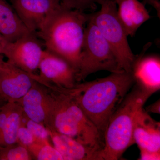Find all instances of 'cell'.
<instances>
[{"label": "cell", "instance_id": "cell-1", "mask_svg": "<svg viewBox=\"0 0 160 160\" xmlns=\"http://www.w3.org/2000/svg\"><path fill=\"white\" fill-rule=\"evenodd\" d=\"M135 83L131 72H113L102 78L77 84L69 89L78 105L104 140L109 119Z\"/></svg>", "mask_w": 160, "mask_h": 160}, {"label": "cell", "instance_id": "cell-2", "mask_svg": "<svg viewBox=\"0 0 160 160\" xmlns=\"http://www.w3.org/2000/svg\"><path fill=\"white\" fill-rule=\"evenodd\" d=\"M89 18L84 12L61 6L49 15L35 33L44 41L46 50L66 60L77 74Z\"/></svg>", "mask_w": 160, "mask_h": 160}, {"label": "cell", "instance_id": "cell-3", "mask_svg": "<svg viewBox=\"0 0 160 160\" xmlns=\"http://www.w3.org/2000/svg\"><path fill=\"white\" fill-rule=\"evenodd\" d=\"M50 107L46 126L101 151L104 140L78 105L69 89L50 84Z\"/></svg>", "mask_w": 160, "mask_h": 160}, {"label": "cell", "instance_id": "cell-4", "mask_svg": "<svg viewBox=\"0 0 160 160\" xmlns=\"http://www.w3.org/2000/svg\"><path fill=\"white\" fill-rule=\"evenodd\" d=\"M131 91L112 115L104 135V146L99 160L119 159L125 151L134 144L132 134L138 111L154 93L134 83Z\"/></svg>", "mask_w": 160, "mask_h": 160}, {"label": "cell", "instance_id": "cell-5", "mask_svg": "<svg viewBox=\"0 0 160 160\" xmlns=\"http://www.w3.org/2000/svg\"><path fill=\"white\" fill-rule=\"evenodd\" d=\"M101 9L89 14V21L94 23L111 47L121 68L132 73L137 56L129 46L127 35L118 15L114 0H103Z\"/></svg>", "mask_w": 160, "mask_h": 160}, {"label": "cell", "instance_id": "cell-6", "mask_svg": "<svg viewBox=\"0 0 160 160\" xmlns=\"http://www.w3.org/2000/svg\"><path fill=\"white\" fill-rule=\"evenodd\" d=\"M86 25L79 68L76 75L77 82L101 70L111 73L124 71L119 65L111 47L94 23L89 20Z\"/></svg>", "mask_w": 160, "mask_h": 160}, {"label": "cell", "instance_id": "cell-7", "mask_svg": "<svg viewBox=\"0 0 160 160\" xmlns=\"http://www.w3.org/2000/svg\"><path fill=\"white\" fill-rule=\"evenodd\" d=\"M36 37L32 33L13 42H9L3 54L8 58L7 62L28 73L35 74L45 52Z\"/></svg>", "mask_w": 160, "mask_h": 160}, {"label": "cell", "instance_id": "cell-8", "mask_svg": "<svg viewBox=\"0 0 160 160\" xmlns=\"http://www.w3.org/2000/svg\"><path fill=\"white\" fill-rule=\"evenodd\" d=\"M9 62L0 69V96L6 102H18L31 89L33 76Z\"/></svg>", "mask_w": 160, "mask_h": 160}, {"label": "cell", "instance_id": "cell-9", "mask_svg": "<svg viewBox=\"0 0 160 160\" xmlns=\"http://www.w3.org/2000/svg\"><path fill=\"white\" fill-rule=\"evenodd\" d=\"M38 69L41 78L54 86L71 89L77 84L74 68L66 60L48 50H45Z\"/></svg>", "mask_w": 160, "mask_h": 160}, {"label": "cell", "instance_id": "cell-10", "mask_svg": "<svg viewBox=\"0 0 160 160\" xmlns=\"http://www.w3.org/2000/svg\"><path fill=\"white\" fill-rule=\"evenodd\" d=\"M12 6L29 31L35 34L46 18L61 7L60 0H10Z\"/></svg>", "mask_w": 160, "mask_h": 160}, {"label": "cell", "instance_id": "cell-11", "mask_svg": "<svg viewBox=\"0 0 160 160\" xmlns=\"http://www.w3.org/2000/svg\"><path fill=\"white\" fill-rule=\"evenodd\" d=\"M18 103L26 117L46 126L50 107L48 87L35 81L31 89Z\"/></svg>", "mask_w": 160, "mask_h": 160}, {"label": "cell", "instance_id": "cell-12", "mask_svg": "<svg viewBox=\"0 0 160 160\" xmlns=\"http://www.w3.org/2000/svg\"><path fill=\"white\" fill-rule=\"evenodd\" d=\"M132 138L139 149L160 152V123L152 118L143 107L136 116Z\"/></svg>", "mask_w": 160, "mask_h": 160}, {"label": "cell", "instance_id": "cell-13", "mask_svg": "<svg viewBox=\"0 0 160 160\" xmlns=\"http://www.w3.org/2000/svg\"><path fill=\"white\" fill-rule=\"evenodd\" d=\"M135 83L155 92L160 89V58L156 55L137 56L132 69Z\"/></svg>", "mask_w": 160, "mask_h": 160}, {"label": "cell", "instance_id": "cell-14", "mask_svg": "<svg viewBox=\"0 0 160 160\" xmlns=\"http://www.w3.org/2000/svg\"><path fill=\"white\" fill-rule=\"evenodd\" d=\"M53 146L63 160H99L100 150L79 142L66 135L48 129Z\"/></svg>", "mask_w": 160, "mask_h": 160}, {"label": "cell", "instance_id": "cell-15", "mask_svg": "<svg viewBox=\"0 0 160 160\" xmlns=\"http://www.w3.org/2000/svg\"><path fill=\"white\" fill-rule=\"evenodd\" d=\"M118 15L127 35L132 37L141 26L150 18L145 5L138 0H114Z\"/></svg>", "mask_w": 160, "mask_h": 160}, {"label": "cell", "instance_id": "cell-16", "mask_svg": "<svg viewBox=\"0 0 160 160\" xmlns=\"http://www.w3.org/2000/svg\"><path fill=\"white\" fill-rule=\"evenodd\" d=\"M23 115L17 102H7L0 107V146L17 142V134Z\"/></svg>", "mask_w": 160, "mask_h": 160}, {"label": "cell", "instance_id": "cell-17", "mask_svg": "<svg viewBox=\"0 0 160 160\" xmlns=\"http://www.w3.org/2000/svg\"><path fill=\"white\" fill-rule=\"evenodd\" d=\"M0 33L11 42L33 33L27 29L13 7L6 0H0Z\"/></svg>", "mask_w": 160, "mask_h": 160}, {"label": "cell", "instance_id": "cell-18", "mask_svg": "<svg viewBox=\"0 0 160 160\" xmlns=\"http://www.w3.org/2000/svg\"><path fill=\"white\" fill-rule=\"evenodd\" d=\"M27 148L35 159L63 160L62 155L50 144L49 140H37Z\"/></svg>", "mask_w": 160, "mask_h": 160}, {"label": "cell", "instance_id": "cell-19", "mask_svg": "<svg viewBox=\"0 0 160 160\" xmlns=\"http://www.w3.org/2000/svg\"><path fill=\"white\" fill-rule=\"evenodd\" d=\"M33 159L27 147L16 142L7 146H0V160Z\"/></svg>", "mask_w": 160, "mask_h": 160}, {"label": "cell", "instance_id": "cell-20", "mask_svg": "<svg viewBox=\"0 0 160 160\" xmlns=\"http://www.w3.org/2000/svg\"><path fill=\"white\" fill-rule=\"evenodd\" d=\"M103 0H60L61 6L71 10L84 12L87 10H95L97 4L100 5Z\"/></svg>", "mask_w": 160, "mask_h": 160}, {"label": "cell", "instance_id": "cell-21", "mask_svg": "<svg viewBox=\"0 0 160 160\" xmlns=\"http://www.w3.org/2000/svg\"><path fill=\"white\" fill-rule=\"evenodd\" d=\"M22 122L24 123L37 140H49V131L44 124L32 121L26 117L23 113Z\"/></svg>", "mask_w": 160, "mask_h": 160}, {"label": "cell", "instance_id": "cell-22", "mask_svg": "<svg viewBox=\"0 0 160 160\" xmlns=\"http://www.w3.org/2000/svg\"><path fill=\"white\" fill-rule=\"evenodd\" d=\"M36 139L32 133L26 128L22 121L17 134V142L23 146L28 147L35 142Z\"/></svg>", "mask_w": 160, "mask_h": 160}, {"label": "cell", "instance_id": "cell-23", "mask_svg": "<svg viewBox=\"0 0 160 160\" xmlns=\"http://www.w3.org/2000/svg\"><path fill=\"white\" fill-rule=\"evenodd\" d=\"M140 157L139 160H159L160 152L149 151L144 149H140Z\"/></svg>", "mask_w": 160, "mask_h": 160}, {"label": "cell", "instance_id": "cell-24", "mask_svg": "<svg viewBox=\"0 0 160 160\" xmlns=\"http://www.w3.org/2000/svg\"><path fill=\"white\" fill-rule=\"evenodd\" d=\"M146 111L147 112H150L152 113H160V100L153 103V104L150 105L146 107Z\"/></svg>", "mask_w": 160, "mask_h": 160}, {"label": "cell", "instance_id": "cell-25", "mask_svg": "<svg viewBox=\"0 0 160 160\" xmlns=\"http://www.w3.org/2000/svg\"><path fill=\"white\" fill-rule=\"evenodd\" d=\"M9 42H10L6 40L2 36V35L0 33V54L2 55L3 56V54H4Z\"/></svg>", "mask_w": 160, "mask_h": 160}, {"label": "cell", "instance_id": "cell-26", "mask_svg": "<svg viewBox=\"0 0 160 160\" xmlns=\"http://www.w3.org/2000/svg\"><path fill=\"white\" fill-rule=\"evenodd\" d=\"M143 4H148L151 5L156 9L158 12V14L160 15V4L159 0H144Z\"/></svg>", "mask_w": 160, "mask_h": 160}, {"label": "cell", "instance_id": "cell-27", "mask_svg": "<svg viewBox=\"0 0 160 160\" xmlns=\"http://www.w3.org/2000/svg\"><path fill=\"white\" fill-rule=\"evenodd\" d=\"M6 62H5L3 59V56L0 54V69L2 68L6 65Z\"/></svg>", "mask_w": 160, "mask_h": 160}, {"label": "cell", "instance_id": "cell-28", "mask_svg": "<svg viewBox=\"0 0 160 160\" xmlns=\"http://www.w3.org/2000/svg\"><path fill=\"white\" fill-rule=\"evenodd\" d=\"M5 103H6V102L4 101V100L0 96V107L2 106L3 104H5Z\"/></svg>", "mask_w": 160, "mask_h": 160}]
</instances>
